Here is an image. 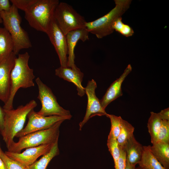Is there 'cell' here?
<instances>
[{"label": "cell", "mask_w": 169, "mask_h": 169, "mask_svg": "<svg viewBox=\"0 0 169 169\" xmlns=\"http://www.w3.org/2000/svg\"><path fill=\"white\" fill-rule=\"evenodd\" d=\"M136 169H142L141 167L139 166L138 167L136 168Z\"/></svg>", "instance_id": "cell-36"}, {"label": "cell", "mask_w": 169, "mask_h": 169, "mask_svg": "<svg viewBox=\"0 0 169 169\" xmlns=\"http://www.w3.org/2000/svg\"><path fill=\"white\" fill-rule=\"evenodd\" d=\"M162 120L158 113L151 112V115L148 121L147 128L152 145L156 142L157 136L161 125Z\"/></svg>", "instance_id": "cell-22"}, {"label": "cell", "mask_w": 169, "mask_h": 169, "mask_svg": "<svg viewBox=\"0 0 169 169\" xmlns=\"http://www.w3.org/2000/svg\"><path fill=\"white\" fill-rule=\"evenodd\" d=\"M150 145L143 146V151L139 166L142 169H166L153 156Z\"/></svg>", "instance_id": "cell-20"}, {"label": "cell", "mask_w": 169, "mask_h": 169, "mask_svg": "<svg viewBox=\"0 0 169 169\" xmlns=\"http://www.w3.org/2000/svg\"><path fill=\"white\" fill-rule=\"evenodd\" d=\"M5 28L10 34L13 44V52L16 55L22 49L31 48L32 44L27 32L22 27V18L18 9L12 4L8 11L0 13Z\"/></svg>", "instance_id": "cell-4"}, {"label": "cell", "mask_w": 169, "mask_h": 169, "mask_svg": "<svg viewBox=\"0 0 169 169\" xmlns=\"http://www.w3.org/2000/svg\"><path fill=\"white\" fill-rule=\"evenodd\" d=\"M58 0H23L20 9L25 13V18L35 29L46 33Z\"/></svg>", "instance_id": "cell-1"}, {"label": "cell", "mask_w": 169, "mask_h": 169, "mask_svg": "<svg viewBox=\"0 0 169 169\" xmlns=\"http://www.w3.org/2000/svg\"><path fill=\"white\" fill-rule=\"evenodd\" d=\"M59 58L60 66L68 67V49L66 35L56 23L54 17L46 33Z\"/></svg>", "instance_id": "cell-10"}, {"label": "cell", "mask_w": 169, "mask_h": 169, "mask_svg": "<svg viewBox=\"0 0 169 169\" xmlns=\"http://www.w3.org/2000/svg\"><path fill=\"white\" fill-rule=\"evenodd\" d=\"M132 69L131 65L129 64L119 78L112 83L107 89L102 98L100 100L101 105L104 109L105 110L111 102L122 95L121 88L122 84Z\"/></svg>", "instance_id": "cell-15"}, {"label": "cell", "mask_w": 169, "mask_h": 169, "mask_svg": "<svg viewBox=\"0 0 169 169\" xmlns=\"http://www.w3.org/2000/svg\"><path fill=\"white\" fill-rule=\"evenodd\" d=\"M107 146L113 158L115 169H117L118 162L120 156V150L117 140L108 136Z\"/></svg>", "instance_id": "cell-26"}, {"label": "cell", "mask_w": 169, "mask_h": 169, "mask_svg": "<svg viewBox=\"0 0 169 169\" xmlns=\"http://www.w3.org/2000/svg\"><path fill=\"white\" fill-rule=\"evenodd\" d=\"M55 74L60 78L73 83L76 86L77 94L80 96L82 97L85 94V88L81 84L84 74L78 67L72 69L60 66L55 70Z\"/></svg>", "instance_id": "cell-16"}, {"label": "cell", "mask_w": 169, "mask_h": 169, "mask_svg": "<svg viewBox=\"0 0 169 169\" xmlns=\"http://www.w3.org/2000/svg\"><path fill=\"white\" fill-rule=\"evenodd\" d=\"M89 33L85 28H83L70 31L66 35L68 55V67L72 69L77 67L74 63L75 47L79 40L84 42L89 39Z\"/></svg>", "instance_id": "cell-14"}, {"label": "cell", "mask_w": 169, "mask_h": 169, "mask_svg": "<svg viewBox=\"0 0 169 169\" xmlns=\"http://www.w3.org/2000/svg\"><path fill=\"white\" fill-rule=\"evenodd\" d=\"M35 82L38 90L37 98L42 105L40 110L37 112L38 114L44 116H58L72 117L70 111L64 109L59 105L51 89L44 84L39 77L37 78Z\"/></svg>", "instance_id": "cell-8"}, {"label": "cell", "mask_w": 169, "mask_h": 169, "mask_svg": "<svg viewBox=\"0 0 169 169\" xmlns=\"http://www.w3.org/2000/svg\"><path fill=\"white\" fill-rule=\"evenodd\" d=\"M1 150H2V149H1V148H0V152Z\"/></svg>", "instance_id": "cell-37"}, {"label": "cell", "mask_w": 169, "mask_h": 169, "mask_svg": "<svg viewBox=\"0 0 169 169\" xmlns=\"http://www.w3.org/2000/svg\"><path fill=\"white\" fill-rule=\"evenodd\" d=\"M30 56L26 52L18 54L15 59L14 67L11 73V89L9 99L3 109H13V102L16 93L20 88H27L34 86L33 80L35 77L33 69L30 68L28 62Z\"/></svg>", "instance_id": "cell-2"}, {"label": "cell", "mask_w": 169, "mask_h": 169, "mask_svg": "<svg viewBox=\"0 0 169 169\" xmlns=\"http://www.w3.org/2000/svg\"><path fill=\"white\" fill-rule=\"evenodd\" d=\"M53 17L59 27L66 35L72 31L85 28L87 22L84 17L66 3L59 2Z\"/></svg>", "instance_id": "cell-7"}, {"label": "cell", "mask_w": 169, "mask_h": 169, "mask_svg": "<svg viewBox=\"0 0 169 169\" xmlns=\"http://www.w3.org/2000/svg\"><path fill=\"white\" fill-rule=\"evenodd\" d=\"M0 169H6L5 164L0 156Z\"/></svg>", "instance_id": "cell-34"}, {"label": "cell", "mask_w": 169, "mask_h": 169, "mask_svg": "<svg viewBox=\"0 0 169 169\" xmlns=\"http://www.w3.org/2000/svg\"><path fill=\"white\" fill-rule=\"evenodd\" d=\"M4 112L3 108L0 106V131H2L3 129Z\"/></svg>", "instance_id": "cell-32"}, {"label": "cell", "mask_w": 169, "mask_h": 169, "mask_svg": "<svg viewBox=\"0 0 169 169\" xmlns=\"http://www.w3.org/2000/svg\"><path fill=\"white\" fill-rule=\"evenodd\" d=\"M119 146L120 156L118 162L117 169H125L126 161L125 153L121 147Z\"/></svg>", "instance_id": "cell-29"}, {"label": "cell", "mask_w": 169, "mask_h": 169, "mask_svg": "<svg viewBox=\"0 0 169 169\" xmlns=\"http://www.w3.org/2000/svg\"><path fill=\"white\" fill-rule=\"evenodd\" d=\"M136 165L130 164L126 161L125 169H136Z\"/></svg>", "instance_id": "cell-33"}, {"label": "cell", "mask_w": 169, "mask_h": 169, "mask_svg": "<svg viewBox=\"0 0 169 169\" xmlns=\"http://www.w3.org/2000/svg\"><path fill=\"white\" fill-rule=\"evenodd\" d=\"M55 143L28 148L22 153H14L8 151L4 153L11 159L27 166L33 163L40 156L48 153Z\"/></svg>", "instance_id": "cell-12"}, {"label": "cell", "mask_w": 169, "mask_h": 169, "mask_svg": "<svg viewBox=\"0 0 169 169\" xmlns=\"http://www.w3.org/2000/svg\"><path fill=\"white\" fill-rule=\"evenodd\" d=\"M158 114L162 120H169V108L162 110Z\"/></svg>", "instance_id": "cell-31"}, {"label": "cell", "mask_w": 169, "mask_h": 169, "mask_svg": "<svg viewBox=\"0 0 169 169\" xmlns=\"http://www.w3.org/2000/svg\"><path fill=\"white\" fill-rule=\"evenodd\" d=\"M122 148L125 153L126 161L129 163L134 165L139 163L142 155L143 146L136 140L133 135L127 140Z\"/></svg>", "instance_id": "cell-17"}, {"label": "cell", "mask_w": 169, "mask_h": 169, "mask_svg": "<svg viewBox=\"0 0 169 169\" xmlns=\"http://www.w3.org/2000/svg\"><path fill=\"white\" fill-rule=\"evenodd\" d=\"M97 84L93 79L89 81L85 88L87 98V104L85 115L83 120L79 124V130H81L84 125L91 118L95 116L105 115L108 117L109 114L102 107L100 100L96 96L95 90Z\"/></svg>", "instance_id": "cell-11"}, {"label": "cell", "mask_w": 169, "mask_h": 169, "mask_svg": "<svg viewBox=\"0 0 169 169\" xmlns=\"http://www.w3.org/2000/svg\"><path fill=\"white\" fill-rule=\"evenodd\" d=\"M134 127L127 121L122 119L121 129L117 139L119 146L122 147L126 141L133 135Z\"/></svg>", "instance_id": "cell-23"}, {"label": "cell", "mask_w": 169, "mask_h": 169, "mask_svg": "<svg viewBox=\"0 0 169 169\" xmlns=\"http://www.w3.org/2000/svg\"><path fill=\"white\" fill-rule=\"evenodd\" d=\"M64 121L57 122L48 129L32 132L19 137L17 142L12 143L8 151L20 153L24 149L55 143L58 141L60 126Z\"/></svg>", "instance_id": "cell-6"}, {"label": "cell", "mask_w": 169, "mask_h": 169, "mask_svg": "<svg viewBox=\"0 0 169 169\" xmlns=\"http://www.w3.org/2000/svg\"><path fill=\"white\" fill-rule=\"evenodd\" d=\"M13 50L11 37L4 28H0V62L8 56Z\"/></svg>", "instance_id": "cell-19"}, {"label": "cell", "mask_w": 169, "mask_h": 169, "mask_svg": "<svg viewBox=\"0 0 169 169\" xmlns=\"http://www.w3.org/2000/svg\"><path fill=\"white\" fill-rule=\"evenodd\" d=\"M37 105L33 100L25 105H21L15 109H4L3 129L0 133L8 149L14 141L13 138L23 127L28 113Z\"/></svg>", "instance_id": "cell-3"}, {"label": "cell", "mask_w": 169, "mask_h": 169, "mask_svg": "<svg viewBox=\"0 0 169 169\" xmlns=\"http://www.w3.org/2000/svg\"><path fill=\"white\" fill-rule=\"evenodd\" d=\"M28 122L26 126L16 134L19 138L34 132L48 129L61 120H70L72 118L58 116H44L38 115L34 109L28 114Z\"/></svg>", "instance_id": "cell-9"}, {"label": "cell", "mask_w": 169, "mask_h": 169, "mask_svg": "<svg viewBox=\"0 0 169 169\" xmlns=\"http://www.w3.org/2000/svg\"><path fill=\"white\" fill-rule=\"evenodd\" d=\"M108 117L110 119L111 124L110 131L108 136L117 140L121 129L122 118L120 116H118L111 114H109Z\"/></svg>", "instance_id": "cell-25"}, {"label": "cell", "mask_w": 169, "mask_h": 169, "mask_svg": "<svg viewBox=\"0 0 169 169\" xmlns=\"http://www.w3.org/2000/svg\"><path fill=\"white\" fill-rule=\"evenodd\" d=\"M157 143H169V120H162L157 136Z\"/></svg>", "instance_id": "cell-27"}, {"label": "cell", "mask_w": 169, "mask_h": 169, "mask_svg": "<svg viewBox=\"0 0 169 169\" xmlns=\"http://www.w3.org/2000/svg\"><path fill=\"white\" fill-rule=\"evenodd\" d=\"M151 153L166 169H169V143H157L150 146Z\"/></svg>", "instance_id": "cell-18"}, {"label": "cell", "mask_w": 169, "mask_h": 169, "mask_svg": "<svg viewBox=\"0 0 169 169\" xmlns=\"http://www.w3.org/2000/svg\"><path fill=\"white\" fill-rule=\"evenodd\" d=\"M113 28L114 30L126 37L131 36L134 33V31L132 28L122 22L121 17H119L115 20L113 23Z\"/></svg>", "instance_id": "cell-24"}, {"label": "cell", "mask_w": 169, "mask_h": 169, "mask_svg": "<svg viewBox=\"0 0 169 169\" xmlns=\"http://www.w3.org/2000/svg\"><path fill=\"white\" fill-rule=\"evenodd\" d=\"M0 156L5 164L6 169H25L26 166L9 158L2 150L0 152Z\"/></svg>", "instance_id": "cell-28"}, {"label": "cell", "mask_w": 169, "mask_h": 169, "mask_svg": "<svg viewBox=\"0 0 169 169\" xmlns=\"http://www.w3.org/2000/svg\"><path fill=\"white\" fill-rule=\"evenodd\" d=\"M132 0H115V6L109 13L92 21L86 22L85 28L89 33L101 38L113 33V25L115 20L130 7Z\"/></svg>", "instance_id": "cell-5"}, {"label": "cell", "mask_w": 169, "mask_h": 169, "mask_svg": "<svg viewBox=\"0 0 169 169\" xmlns=\"http://www.w3.org/2000/svg\"><path fill=\"white\" fill-rule=\"evenodd\" d=\"M11 6L9 0H0V13L2 11L9 10Z\"/></svg>", "instance_id": "cell-30"}, {"label": "cell", "mask_w": 169, "mask_h": 169, "mask_svg": "<svg viewBox=\"0 0 169 169\" xmlns=\"http://www.w3.org/2000/svg\"><path fill=\"white\" fill-rule=\"evenodd\" d=\"M13 52L0 62V100L8 101L11 89V73L17 57Z\"/></svg>", "instance_id": "cell-13"}, {"label": "cell", "mask_w": 169, "mask_h": 169, "mask_svg": "<svg viewBox=\"0 0 169 169\" xmlns=\"http://www.w3.org/2000/svg\"><path fill=\"white\" fill-rule=\"evenodd\" d=\"M59 154L58 141H57L48 153L43 155L39 160L35 161L29 166H26L25 169H46L50 161Z\"/></svg>", "instance_id": "cell-21"}, {"label": "cell", "mask_w": 169, "mask_h": 169, "mask_svg": "<svg viewBox=\"0 0 169 169\" xmlns=\"http://www.w3.org/2000/svg\"><path fill=\"white\" fill-rule=\"evenodd\" d=\"M3 23L2 20L0 16V23Z\"/></svg>", "instance_id": "cell-35"}]
</instances>
